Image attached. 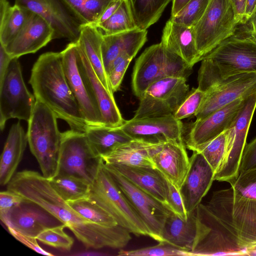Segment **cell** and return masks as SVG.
<instances>
[{
	"label": "cell",
	"mask_w": 256,
	"mask_h": 256,
	"mask_svg": "<svg viewBox=\"0 0 256 256\" xmlns=\"http://www.w3.org/2000/svg\"><path fill=\"white\" fill-rule=\"evenodd\" d=\"M256 108V90L246 96L226 130L225 154L214 180L231 184L238 177L248 130Z\"/></svg>",
	"instance_id": "9c48e42d"
},
{
	"label": "cell",
	"mask_w": 256,
	"mask_h": 256,
	"mask_svg": "<svg viewBox=\"0 0 256 256\" xmlns=\"http://www.w3.org/2000/svg\"><path fill=\"white\" fill-rule=\"evenodd\" d=\"M122 2V0H117L109 5L100 16L96 26L109 18L118 9Z\"/></svg>",
	"instance_id": "f907efd6"
},
{
	"label": "cell",
	"mask_w": 256,
	"mask_h": 256,
	"mask_svg": "<svg viewBox=\"0 0 256 256\" xmlns=\"http://www.w3.org/2000/svg\"><path fill=\"white\" fill-rule=\"evenodd\" d=\"M120 128L134 139L152 142L173 140L183 142L184 126L174 114L165 116L132 118L124 120Z\"/></svg>",
	"instance_id": "ac0fdd59"
},
{
	"label": "cell",
	"mask_w": 256,
	"mask_h": 256,
	"mask_svg": "<svg viewBox=\"0 0 256 256\" xmlns=\"http://www.w3.org/2000/svg\"><path fill=\"white\" fill-rule=\"evenodd\" d=\"M88 198L108 212L118 224L136 236H148L149 231L128 202L103 160L90 186Z\"/></svg>",
	"instance_id": "8992f818"
},
{
	"label": "cell",
	"mask_w": 256,
	"mask_h": 256,
	"mask_svg": "<svg viewBox=\"0 0 256 256\" xmlns=\"http://www.w3.org/2000/svg\"><path fill=\"white\" fill-rule=\"evenodd\" d=\"M7 190L46 209L66 225L86 248H120L132 239L131 233L118 224L103 226L83 218L62 198L50 180L37 172H16L7 184Z\"/></svg>",
	"instance_id": "7a4b0ae2"
},
{
	"label": "cell",
	"mask_w": 256,
	"mask_h": 256,
	"mask_svg": "<svg viewBox=\"0 0 256 256\" xmlns=\"http://www.w3.org/2000/svg\"><path fill=\"white\" fill-rule=\"evenodd\" d=\"M104 35H111L138 28L128 0H122L116 12L105 22L96 26Z\"/></svg>",
	"instance_id": "e575fe53"
},
{
	"label": "cell",
	"mask_w": 256,
	"mask_h": 256,
	"mask_svg": "<svg viewBox=\"0 0 256 256\" xmlns=\"http://www.w3.org/2000/svg\"><path fill=\"white\" fill-rule=\"evenodd\" d=\"M66 225L62 224L47 229L41 232L37 237L42 243L55 248L69 250L71 249L74 240L64 231Z\"/></svg>",
	"instance_id": "60d3db41"
},
{
	"label": "cell",
	"mask_w": 256,
	"mask_h": 256,
	"mask_svg": "<svg viewBox=\"0 0 256 256\" xmlns=\"http://www.w3.org/2000/svg\"><path fill=\"white\" fill-rule=\"evenodd\" d=\"M0 218L7 228L36 238L47 229L64 224L42 206L26 199L0 214Z\"/></svg>",
	"instance_id": "9a60e30c"
},
{
	"label": "cell",
	"mask_w": 256,
	"mask_h": 256,
	"mask_svg": "<svg viewBox=\"0 0 256 256\" xmlns=\"http://www.w3.org/2000/svg\"><path fill=\"white\" fill-rule=\"evenodd\" d=\"M205 96L206 93L198 88H192L174 114V118L181 120L194 115L200 107Z\"/></svg>",
	"instance_id": "b9f144b4"
},
{
	"label": "cell",
	"mask_w": 256,
	"mask_h": 256,
	"mask_svg": "<svg viewBox=\"0 0 256 256\" xmlns=\"http://www.w3.org/2000/svg\"><path fill=\"white\" fill-rule=\"evenodd\" d=\"M210 0H190L174 16L172 22L187 26L193 27L206 10Z\"/></svg>",
	"instance_id": "f35d334b"
},
{
	"label": "cell",
	"mask_w": 256,
	"mask_h": 256,
	"mask_svg": "<svg viewBox=\"0 0 256 256\" xmlns=\"http://www.w3.org/2000/svg\"><path fill=\"white\" fill-rule=\"evenodd\" d=\"M226 130L210 142L200 152L215 174L222 162L226 149Z\"/></svg>",
	"instance_id": "ab89813d"
},
{
	"label": "cell",
	"mask_w": 256,
	"mask_h": 256,
	"mask_svg": "<svg viewBox=\"0 0 256 256\" xmlns=\"http://www.w3.org/2000/svg\"><path fill=\"white\" fill-rule=\"evenodd\" d=\"M8 229L16 239L36 252L48 256H54L53 254L43 250L39 246L36 238L24 235L10 228H8Z\"/></svg>",
	"instance_id": "7dc6e473"
},
{
	"label": "cell",
	"mask_w": 256,
	"mask_h": 256,
	"mask_svg": "<svg viewBox=\"0 0 256 256\" xmlns=\"http://www.w3.org/2000/svg\"><path fill=\"white\" fill-rule=\"evenodd\" d=\"M28 142L26 132L20 122L12 124L9 130L0 162V184L7 185L23 156Z\"/></svg>",
	"instance_id": "83f0119b"
},
{
	"label": "cell",
	"mask_w": 256,
	"mask_h": 256,
	"mask_svg": "<svg viewBox=\"0 0 256 256\" xmlns=\"http://www.w3.org/2000/svg\"><path fill=\"white\" fill-rule=\"evenodd\" d=\"M250 256H256V249L251 251L249 254Z\"/></svg>",
	"instance_id": "11a10c76"
},
{
	"label": "cell",
	"mask_w": 256,
	"mask_h": 256,
	"mask_svg": "<svg viewBox=\"0 0 256 256\" xmlns=\"http://www.w3.org/2000/svg\"><path fill=\"white\" fill-rule=\"evenodd\" d=\"M77 62L80 74L88 90L98 107L102 116L104 126L120 127L124 120L114 98L100 80L84 53L78 43Z\"/></svg>",
	"instance_id": "d6986e66"
},
{
	"label": "cell",
	"mask_w": 256,
	"mask_h": 256,
	"mask_svg": "<svg viewBox=\"0 0 256 256\" xmlns=\"http://www.w3.org/2000/svg\"><path fill=\"white\" fill-rule=\"evenodd\" d=\"M76 42H70L61 52L64 72L88 126H104L102 116L80 71Z\"/></svg>",
	"instance_id": "2e32d148"
},
{
	"label": "cell",
	"mask_w": 256,
	"mask_h": 256,
	"mask_svg": "<svg viewBox=\"0 0 256 256\" xmlns=\"http://www.w3.org/2000/svg\"><path fill=\"white\" fill-rule=\"evenodd\" d=\"M146 40L147 30L140 28L111 35L104 34L102 52L106 74L119 55L124 54L134 58Z\"/></svg>",
	"instance_id": "d4e9b609"
},
{
	"label": "cell",
	"mask_w": 256,
	"mask_h": 256,
	"mask_svg": "<svg viewBox=\"0 0 256 256\" xmlns=\"http://www.w3.org/2000/svg\"><path fill=\"white\" fill-rule=\"evenodd\" d=\"M201 61L198 88L206 92L232 76L256 72V40L248 34H234Z\"/></svg>",
	"instance_id": "277c9868"
},
{
	"label": "cell",
	"mask_w": 256,
	"mask_h": 256,
	"mask_svg": "<svg viewBox=\"0 0 256 256\" xmlns=\"http://www.w3.org/2000/svg\"><path fill=\"white\" fill-rule=\"evenodd\" d=\"M184 142L168 140L152 152V158L158 169L180 190L190 166V160Z\"/></svg>",
	"instance_id": "44dd1931"
},
{
	"label": "cell",
	"mask_w": 256,
	"mask_h": 256,
	"mask_svg": "<svg viewBox=\"0 0 256 256\" xmlns=\"http://www.w3.org/2000/svg\"><path fill=\"white\" fill-rule=\"evenodd\" d=\"M196 210L188 214L186 220L171 211L162 228L161 242H166L190 252L196 238Z\"/></svg>",
	"instance_id": "f1b7e54d"
},
{
	"label": "cell",
	"mask_w": 256,
	"mask_h": 256,
	"mask_svg": "<svg viewBox=\"0 0 256 256\" xmlns=\"http://www.w3.org/2000/svg\"><path fill=\"white\" fill-rule=\"evenodd\" d=\"M256 90V72L244 73L232 76L205 92L204 100L194 114L196 120L203 118Z\"/></svg>",
	"instance_id": "e0dca14e"
},
{
	"label": "cell",
	"mask_w": 256,
	"mask_h": 256,
	"mask_svg": "<svg viewBox=\"0 0 256 256\" xmlns=\"http://www.w3.org/2000/svg\"><path fill=\"white\" fill-rule=\"evenodd\" d=\"M160 42L167 50L180 56L192 68L202 60L197 49L193 27L176 23L170 19L163 29Z\"/></svg>",
	"instance_id": "cb8c5ba5"
},
{
	"label": "cell",
	"mask_w": 256,
	"mask_h": 256,
	"mask_svg": "<svg viewBox=\"0 0 256 256\" xmlns=\"http://www.w3.org/2000/svg\"><path fill=\"white\" fill-rule=\"evenodd\" d=\"M18 58H14L0 83V128L2 131L10 118L28 122L36 102L24 82Z\"/></svg>",
	"instance_id": "8fae6325"
},
{
	"label": "cell",
	"mask_w": 256,
	"mask_h": 256,
	"mask_svg": "<svg viewBox=\"0 0 256 256\" xmlns=\"http://www.w3.org/2000/svg\"><path fill=\"white\" fill-rule=\"evenodd\" d=\"M84 133L92 146L101 157L118 146L134 139L120 127L88 126Z\"/></svg>",
	"instance_id": "1f68e13d"
},
{
	"label": "cell",
	"mask_w": 256,
	"mask_h": 256,
	"mask_svg": "<svg viewBox=\"0 0 256 256\" xmlns=\"http://www.w3.org/2000/svg\"><path fill=\"white\" fill-rule=\"evenodd\" d=\"M248 22L250 26L248 30V34L256 40V12Z\"/></svg>",
	"instance_id": "db71d44e"
},
{
	"label": "cell",
	"mask_w": 256,
	"mask_h": 256,
	"mask_svg": "<svg viewBox=\"0 0 256 256\" xmlns=\"http://www.w3.org/2000/svg\"><path fill=\"white\" fill-rule=\"evenodd\" d=\"M239 24H245L244 10L246 0H230Z\"/></svg>",
	"instance_id": "681fc988"
},
{
	"label": "cell",
	"mask_w": 256,
	"mask_h": 256,
	"mask_svg": "<svg viewBox=\"0 0 256 256\" xmlns=\"http://www.w3.org/2000/svg\"><path fill=\"white\" fill-rule=\"evenodd\" d=\"M256 12V0H246L244 22H246Z\"/></svg>",
	"instance_id": "816d5d0a"
},
{
	"label": "cell",
	"mask_w": 256,
	"mask_h": 256,
	"mask_svg": "<svg viewBox=\"0 0 256 256\" xmlns=\"http://www.w3.org/2000/svg\"><path fill=\"white\" fill-rule=\"evenodd\" d=\"M58 118L48 106L36 100L26 132L31 152L36 159L42 176L51 180L58 174L62 132Z\"/></svg>",
	"instance_id": "5b68a950"
},
{
	"label": "cell",
	"mask_w": 256,
	"mask_h": 256,
	"mask_svg": "<svg viewBox=\"0 0 256 256\" xmlns=\"http://www.w3.org/2000/svg\"><path fill=\"white\" fill-rule=\"evenodd\" d=\"M51 185L66 202L88 198L90 184L73 176H56L49 180Z\"/></svg>",
	"instance_id": "d590c367"
},
{
	"label": "cell",
	"mask_w": 256,
	"mask_h": 256,
	"mask_svg": "<svg viewBox=\"0 0 256 256\" xmlns=\"http://www.w3.org/2000/svg\"><path fill=\"white\" fill-rule=\"evenodd\" d=\"M29 83L36 100L70 129L84 132L88 125L66 78L61 52L42 54L32 66Z\"/></svg>",
	"instance_id": "3957f363"
},
{
	"label": "cell",
	"mask_w": 256,
	"mask_h": 256,
	"mask_svg": "<svg viewBox=\"0 0 256 256\" xmlns=\"http://www.w3.org/2000/svg\"><path fill=\"white\" fill-rule=\"evenodd\" d=\"M163 142L133 139L118 146L102 158L106 164L155 168L152 154Z\"/></svg>",
	"instance_id": "484cf974"
},
{
	"label": "cell",
	"mask_w": 256,
	"mask_h": 256,
	"mask_svg": "<svg viewBox=\"0 0 256 256\" xmlns=\"http://www.w3.org/2000/svg\"><path fill=\"white\" fill-rule=\"evenodd\" d=\"M166 204L172 211L180 218L184 220L187 219L188 214L180 191L168 180Z\"/></svg>",
	"instance_id": "ee69618b"
},
{
	"label": "cell",
	"mask_w": 256,
	"mask_h": 256,
	"mask_svg": "<svg viewBox=\"0 0 256 256\" xmlns=\"http://www.w3.org/2000/svg\"><path fill=\"white\" fill-rule=\"evenodd\" d=\"M196 213L192 256L248 255L256 249V206L232 186L214 192Z\"/></svg>",
	"instance_id": "6da1fadb"
},
{
	"label": "cell",
	"mask_w": 256,
	"mask_h": 256,
	"mask_svg": "<svg viewBox=\"0 0 256 256\" xmlns=\"http://www.w3.org/2000/svg\"><path fill=\"white\" fill-rule=\"evenodd\" d=\"M238 24L230 0H210L193 26L197 49L202 58L234 34Z\"/></svg>",
	"instance_id": "ba28073f"
},
{
	"label": "cell",
	"mask_w": 256,
	"mask_h": 256,
	"mask_svg": "<svg viewBox=\"0 0 256 256\" xmlns=\"http://www.w3.org/2000/svg\"><path fill=\"white\" fill-rule=\"evenodd\" d=\"M12 58L0 44V83L4 80Z\"/></svg>",
	"instance_id": "c3c4849f"
},
{
	"label": "cell",
	"mask_w": 256,
	"mask_h": 256,
	"mask_svg": "<svg viewBox=\"0 0 256 256\" xmlns=\"http://www.w3.org/2000/svg\"><path fill=\"white\" fill-rule=\"evenodd\" d=\"M256 168V136L246 144L240 164V172Z\"/></svg>",
	"instance_id": "f6af8a7d"
},
{
	"label": "cell",
	"mask_w": 256,
	"mask_h": 256,
	"mask_svg": "<svg viewBox=\"0 0 256 256\" xmlns=\"http://www.w3.org/2000/svg\"><path fill=\"white\" fill-rule=\"evenodd\" d=\"M119 256H192L188 251L166 242H160L154 246L132 250H120Z\"/></svg>",
	"instance_id": "74e56055"
},
{
	"label": "cell",
	"mask_w": 256,
	"mask_h": 256,
	"mask_svg": "<svg viewBox=\"0 0 256 256\" xmlns=\"http://www.w3.org/2000/svg\"><path fill=\"white\" fill-rule=\"evenodd\" d=\"M14 4L44 18L54 31V40H78L82 24L62 0H14Z\"/></svg>",
	"instance_id": "5bb4252c"
},
{
	"label": "cell",
	"mask_w": 256,
	"mask_h": 256,
	"mask_svg": "<svg viewBox=\"0 0 256 256\" xmlns=\"http://www.w3.org/2000/svg\"><path fill=\"white\" fill-rule=\"evenodd\" d=\"M125 197L138 214L149 231V236L160 242L164 220L172 211L164 204L135 186L113 166L104 164Z\"/></svg>",
	"instance_id": "7c38bea8"
},
{
	"label": "cell",
	"mask_w": 256,
	"mask_h": 256,
	"mask_svg": "<svg viewBox=\"0 0 256 256\" xmlns=\"http://www.w3.org/2000/svg\"><path fill=\"white\" fill-rule=\"evenodd\" d=\"M54 40V31L42 17L32 12L15 38L5 47L12 58L34 54Z\"/></svg>",
	"instance_id": "603a6c76"
},
{
	"label": "cell",
	"mask_w": 256,
	"mask_h": 256,
	"mask_svg": "<svg viewBox=\"0 0 256 256\" xmlns=\"http://www.w3.org/2000/svg\"><path fill=\"white\" fill-rule=\"evenodd\" d=\"M140 30H147L161 16L172 0H128Z\"/></svg>",
	"instance_id": "d6a6232c"
},
{
	"label": "cell",
	"mask_w": 256,
	"mask_h": 256,
	"mask_svg": "<svg viewBox=\"0 0 256 256\" xmlns=\"http://www.w3.org/2000/svg\"><path fill=\"white\" fill-rule=\"evenodd\" d=\"M102 161L84 132L70 129L62 132L56 176H73L90 184Z\"/></svg>",
	"instance_id": "52a82bcc"
},
{
	"label": "cell",
	"mask_w": 256,
	"mask_h": 256,
	"mask_svg": "<svg viewBox=\"0 0 256 256\" xmlns=\"http://www.w3.org/2000/svg\"><path fill=\"white\" fill-rule=\"evenodd\" d=\"M168 50L160 42L146 48L136 60L132 74L133 92L138 98L153 82L166 77Z\"/></svg>",
	"instance_id": "7402d4cb"
},
{
	"label": "cell",
	"mask_w": 256,
	"mask_h": 256,
	"mask_svg": "<svg viewBox=\"0 0 256 256\" xmlns=\"http://www.w3.org/2000/svg\"><path fill=\"white\" fill-rule=\"evenodd\" d=\"M245 97L239 98L190 124L186 132L183 131L182 139L186 147L193 152H200L212 140L227 130Z\"/></svg>",
	"instance_id": "4fadbf2b"
},
{
	"label": "cell",
	"mask_w": 256,
	"mask_h": 256,
	"mask_svg": "<svg viewBox=\"0 0 256 256\" xmlns=\"http://www.w3.org/2000/svg\"><path fill=\"white\" fill-rule=\"evenodd\" d=\"M103 36V32L96 26L82 25L76 42L104 86L110 92L114 94L110 90L103 62L102 52Z\"/></svg>",
	"instance_id": "f546056e"
},
{
	"label": "cell",
	"mask_w": 256,
	"mask_h": 256,
	"mask_svg": "<svg viewBox=\"0 0 256 256\" xmlns=\"http://www.w3.org/2000/svg\"><path fill=\"white\" fill-rule=\"evenodd\" d=\"M110 165L139 188L166 204L168 180L158 169L150 167Z\"/></svg>",
	"instance_id": "4316f807"
},
{
	"label": "cell",
	"mask_w": 256,
	"mask_h": 256,
	"mask_svg": "<svg viewBox=\"0 0 256 256\" xmlns=\"http://www.w3.org/2000/svg\"><path fill=\"white\" fill-rule=\"evenodd\" d=\"M82 25L96 26L105 10L117 0H62Z\"/></svg>",
	"instance_id": "836d02e7"
},
{
	"label": "cell",
	"mask_w": 256,
	"mask_h": 256,
	"mask_svg": "<svg viewBox=\"0 0 256 256\" xmlns=\"http://www.w3.org/2000/svg\"><path fill=\"white\" fill-rule=\"evenodd\" d=\"M32 12L8 0H0V44L7 46L17 36Z\"/></svg>",
	"instance_id": "4dcf8cb0"
},
{
	"label": "cell",
	"mask_w": 256,
	"mask_h": 256,
	"mask_svg": "<svg viewBox=\"0 0 256 256\" xmlns=\"http://www.w3.org/2000/svg\"><path fill=\"white\" fill-rule=\"evenodd\" d=\"M26 199L20 194L10 190L0 192V214H4Z\"/></svg>",
	"instance_id": "bcb514c9"
},
{
	"label": "cell",
	"mask_w": 256,
	"mask_h": 256,
	"mask_svg": "<svg viewBox=\"0 0 256 256\" xmlns=\"http://www.w3.org/2000/svg\"><path fill=\"white\" fill-rule=\"evenodd\" d=\"M67 203L83 218L96 224L106 226L118 225L108 212L88 198Z\"/></svg>",
	"instance_id": "8d00e7d4"
},
{
	"label": "cell",
	"mask_w": 256,
	"mask_h": 256,
	"mask_svg": "<svg viewBox=\"0 0 256 256\" xmlns=\"http://www.w3.org/2000/svg\"><path fill=\"white\" fill-rule=\"evenodd\" d=\"M132 58L122 54L112 62L107 76L110 90L113 93L119 89L125 72Z\"/></svg>",
	"instance_id": "7bdbcfd3"
},
{
	"label": "cell",
	"mask_w": 256,
	"mask_h": 256,
	"mask_svg": "<svg viewBox=\"0 0 256 256\" xmlns=\"http://www.w3.org/2000/svg\"><path fill=\"white\" fill-rule=\"evenodd\" d=\"M190 0H172L171 16L176 15Z\"/></svg>",
	"instance_id": "f5cc1de1"
},
{
	"label": "cell",
	"mask_w": 256,
	"mask_h": 256,
	"mask_svg": "<svg viewBox=\"0 0 256 256\" xmlns=\"http://www.w3.org/2000/svg\"><path fill=\"white\" fill-rule=\"evenodd\" d=\"M190 166L179 191L187 214L195 210L207 194L214 180L215 173L204 157L193 152Z\"/></svg>",
	"instance_id": "ffe728a7"
},
{
	"label": "cell",
	"mask_w": 256,
	"mask_h": 256,
	"mask_svg": "<svg viewBox=\"0 0 256 256\" xmlns=\"http://www.w3.org/2000/svg\"><path fill=\"white\" fill-rule=\"evenodd\" d=\"M186 78L164 77L153 82L139 98L133 118L174 114L189 93Z\"/></svg>",
	"instance_id": "30bf717a"
}]
</instances>
